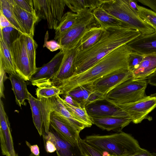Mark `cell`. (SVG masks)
<instances>
[{
    "mask_svg": "<svg viewBox=\"0 0 156 156\" xmlns=\"http://www.w3.org/2000/svg\"><path fill=\"white\" fill-rule=\"evenodd\" d=\"M140 34L139 31L126 25L105 29L95 44L79 51L76 58L74 75L86 70L113 50L127 44Z\"/></svg>",
    "mask_w": 156,
    "mask_h": 156,
    "instance_id": "6da1fadb",
    "label": "cell"
},
{
    "mask_svg": "<svg viewBox=\"0 0 156 156\" xmlns=\"http://www.w3.org/2000/svg\"><path fill=\"white\" fill-rule=\"evenodd\" d=\"M131 52L127 44L123 45L86 70L73 75L55 86L60 89V95H62L80 86L92 84L118 70L128 69V57Z\"/></svg>",
    "mask_w": 156,
    "mask_h": 156,
    "instance_id": "7a4b0ae2",
    "label": "cell"
},
{
    "mask_svg": "<svg viewBox=\"0 0 156 156\" xmlns=\"http://www.w3.org/2000/svg\"><path fill=\"white\" fill-rule=\"evenodd\" d=\"M88 144L109 156H128L140 147L137 141L130 135L121 131L109 135L87 136Z\"/></svg>",
    "mask_w": 156,
    "mask_h": 156,
    "instance_id": "3957f363",
    "label": "cell"
},
{
    "mask_svg": "<svg viewBox=\"0 0 156 156\" xmlns=\"http://www.w3.org/2000/svg\"><path fill=\"white\" fill-rule=\"evenodd\" d=\"M101 7L123 23L139 31L141 34H150L155 32L129 6L127 0H104Z\"/></svg>",
    "mask_w": 156,
    "mask_h": 156,
    "instance_id": "277c9868",
    "label": "cell"
},
{
    "mask_svg": "<svg viewBox=\"0 0 156 156\" xmlns=\"http://www.w3.org/2000/svg\"><path fill=\"white\" fill-rule=\"evenodd\" d=\"M59 96L38 99L40 101L45 132L48 133L49 131L51 113L69 125L79 133L85 128L89 127L87 124L76 118L69 112L60 100Z\"/></svg>",
    "mask_w": 156,
    "mask_h": 156,
    "instance_id": "5b68a950",
    "label": "cell"
},
{
    "mask_svg": "<svg viewBox=\"0 0 156 156\" xmlns=\"http://www.w3.org/2000/svg\"><path fill=\"white\" fill-rule=\"evenodd\" d=\"M78 14L75 24L57 40L62 47L61 50L75 47L87 32L93 28L100 27L90 9L83 10Z\"/></svg>",
    "mask_w": 156,
    "mask_h": 156,
    "instance_id": "8992f818",
    "label": "cell"
},
{
    "mask_svg": "<svg viewBox=\"0 0 156 156\" xmlns=\"http://www.w3.org/2000/svg\"><path fill=\"white\" fill-rule=\"evenodd\" d=\"M147 82L146 80H134L124 82L110 91L105 97L108 100L117 104L135 102L146 96L145 91Z\"/></svg>",
    "mask_w": 156,
    "mask_h": 156,
    "instance_id": "52a82bcc",
    "label": "cell"
},
{
    "mask_svg": "<svg viewBox=\"0 0 156 156\" xmlns=\"http://www.w3.org/2000/svg\"><path fill=\"white\" fill-rule=\"evenodd\" d=\"M33 3L38 20H46L48 28L55 30L64 14L65 0H33Z\"/></svg>",
    "mask_w": 156,
    "mask_h": 156,
    "instance_id": "ba28073f",
    "label": "cell"
},
{
    "mask_svg": "<svg viewBox=\"0 0 156 156\" xmlns=\"http://www.w3.org/2000/svg\"><path fill=\"white\" fill-rule=\"evenodd\" d=\"M25 34H21L12 43L11 51L16 73L26 81L33 75L26 48Z\"/></svg>",
    "mask_w": 156,
    "mask_h": 156,
    "instance_id": "9c48e42d",
    "label": "cell"
},
{
    "mask_svg": "<svg viewBox=\"0 0 156 156\" xmlns=\"http://www.w3.org/2000/svg\"><path fill=\"white\" fill-rule=\"evenodd\" d=\"M105 100L124 111L135 124L141 122L156 107V97L154 96H146L137 101L124 104H117Z\"/></svg>",
    "mask_w": 156,
    "mask_h": 156,
    "instance_id": "30bf717a",
    "label": "cell"
},
{
    "mask_svg": "<svg viewBox=\"0 0 156 156\" xmlns=\"http://www.w3.org/2000/svg\"><path fill=\"white\" fill-rule=\"evenodd\" d=\"M80 41L77 46L73 48L62 50L64 55L59 68L47 86H55L74 74L76 58L80 51Z\"/></svg>",
    "mask_w": 156,
    "mask_h": 156,
    "instance_id": "8fae6325",
    "label": "cell"
},
{
    "mask_svg": "<svg viewBox=\"0 0 156 156\" xmlns=\"http://www.w3.org/2000/svg\"><path fill=\"white\" fill-rule=\"evenodd\" d=\"M63 55V51L60 50L49 62L40 67L37 68L29 80L32 85L38 87L47 86L58 70Z\"/></svg>",
    "mask_w": 156,
    "mask_h": 156,
    "instance_id": "7c38bea8",
    "label": "cell"
},
{
    "mask_svg": "<svg viewBox=\"0 0 156 156\" xmlns=\"http://www.w3.org/2000/svg\"><path fill=\"white\" fill-rule=\"evenodd\" d=\"M132 79H133L132 72L128 69H122L90 84L94 90L105 97L108 93L118 86Z\"/></svg>",
    "mask_w": 156,
    "mask_h": 156,
    "instance_id": "4fadbf2b",
    "label": "cell"
},
{
    "mask_svg": "<svg viewBox=\"0 0 156 156\" xmlns=\"http://www.w3.org/2000/svg\"><path fill=\"white\" fill-rule=\"evenodd\" d=\"M0 138L2 153L5 156H19L16 152L11 133L10 123L3 102L0 101Z\"/></svg>",
    "mask_w": 156,
    "mask_h": 156,
    "instance_id": "5bb4252c",
    "label": "cell"
},
{
    "mask_svg": "<svg viewBox=\"0 0 156 156\" xmlns=\"http://www.w3.org/2000/svg\"><path fill=\"white\" fill-rule=\"evenodd\" d=\"M127 44L132 51L141 55H156V32L141 34Z\"/></svg>",
    "mask_w": 156,
    "mask_h": 156,
    "instance_id": "9a60e30c",
    "label": "cell"
},
{
    "mask_svg": "<svg viewBox=\"0 0 156 156\" xmlns=\"http://www.w3.org/2000/svg\"><path fill=\"white\" fill-rule=\"evenodd\" d=\"M15 17L23 30L24 33L34 37V27L38 19L35 12H27L16 4L13 0H9Z\"/></svg>",
    "mask_w": 156,
    "mask_h": 156,
    "instance_id": "2e32d148",
    "label": "cell"
},
{
    "mask_svg": "<svg viewBox=\"0 0 156 156\" xmlns=\"http://www.w3.org/2000/svg\"><path fill=\"white\" fill-rule=\"evenodd\" d=\"M50 123V126L55 130L61 138L74 146H79L80 133L72 127L51 113Z\"/></svg>",
    "mask_w": 156,
    "mask_h": 156,
    "instance_id": "e0dca14e",
    "label": "cell"
},
{
    "mask_svg": "<svg viewBox=\"0 0 156 156\" xmlns=\"http://www.w3.org/2000/svg\"><path fill=\"white\" fill-rule=\"evenodd\" d=\"M85 108L91 117H112L130 118L128 114L124 111L109 103L106 104L95 103L86 106Z\"/></svg>",
    "mask_w": 156,
    "mask_h": 156,
    "instance_id": "ac0fdd59",
    "label": "cell"
},
{
    "mask_svg": "<svg viewBox=\"0 0 156 156\" xmlns=\"http://www.w3.org/2000/svg\"><path fill=\"white\" fill-rule=\"evenodd\" d=\"M43 136L44 140H50L54 144L57 156H83L79 145L73 146L61 138L56 132L49 131Z\"/></svg>",
    "mask_w": 156,
    "mask_h": 156,
    "instance_id": "d6986e66",
    "label": "cell"
},
{
    "mask_svg": "<svg viewBox=\"0 0 156 156\" xmlns=\"http://www.w3.org/2000/svg\"><path fill=\"white\" fill-rule=\"evenodd\" d=\"M93 124L103 130H113L117 132L122 131V129L131 122L129 118L112 117H91Z\"/></svg>",
    "mask_w": 156,
    "mask_h": 156,
    "instance_id": "ffe728a7",
    "label": "cell"
},
{
    "mask_svg": "<svg viewBox=\"0 0 156 156\" xmlns=\"http://www.w3.org/2000/svg\"><path fill=\"white\" fill-rule=\"evenodd\" d=\"M9 75L8 78L11 83L17 104L20 108L22 105L26 106L25 100H28L29 91L26 81L17 73Z\"/></svg>",
    "mask_w": 156,
    "mask_h": 156,
    "instance_id": "44dd1931",
    "label": "cell"
},
{
    "mask_svg": "<svg viewBox=\"0 0 156 156\" xmlns=\"http://www.w3.org/2000/svg\"><path fill=\"white\" fill-rule=\"evenodd\" d=\"M156 71V55H144L138 67L132 72L133 80H146Z\"/></svg>",
    "mask_w": 156,
    "mask_h": 156,
    "instance_id": "7402d4cb",
    "label": "cell"
},
{
    "mask_svg": "<svg viewBox=\"0 0 156 156\" xmlns=\"http://www.w3.org/2000/svg\"><path fill=\"white\" fill-rule=\"evenodd\" d=\"M92 12L100 26L105 30L126 25L108 13L101 6L93 10Z\"/></svg>",
    "mask_w": 156,
    "mask_h": 156,
    "instance_id": "603a6c76",
    "label": "cell"
},
{
    "mask_svg": "<svg viewBox=\"0 0 156 156\" xmlns=\"http://www.w3.org/2000/svg\"><path fill=\"white\" fill-rule=\"evenodd\" d=\"M0 66L2 67L6 73L15 74L16 72L11 48L0 37Z\"/></svg>",
    "mask_w": 156,
    "mask_h": 156,
    "instance_id": "cb8c5ba5",
    "label": "cell"
},
{
    "mask_svg": "<svg viewBox=\"0 0 156 156\" xmlns=\"http://www.w3.org/2000/svg\"><path fill=\"white\" fill-rule=\"evenodd\" d=\"M28 96V100L31 110L33 122L41 136L43 134L42 126L43 123L40 100L33 97L29 92Z\"/></svg>",
    "mask_w": 156,
    "mask_h": 156,
    "instance_id": "d4e9b609",
    "label": "cell"
},
{
    "mask_svg": "<svg viewBox=\"0 0 156 156\" xmlns=\"http://www.w3.org/2000/svg\"><path fill=\"white\" fill-rule=\"evenodd\" d=\"M68 7L76 13L87 9L92 11L101 7L104 0H65Z\"/></svg>",
    "mask_w": 156,
    "mask_h": 156,
    "instance_id": "484cf974",
    "label": "cell"
},
{
    "mask_svg": "<svg viewBox=\"0 0 156 156\" xmlns=\"http://www.w3.org/2000/svg\"><path fill=\"white\" fill-rule=\"evenodd\" d=\"M78 16V13L68 12L63 15L55 30L54 39L57 40L75 24Z\"/></svg>",
    "mask_w": 156,
    "mask_h": 156,
    "instance_id": "4316f807",
    "label": "cell"
},
{
    "mask_svg": "<svg viewBox=\"0 0 156 156\" xmlns=\"http://www.w3.org/2000/svg\"><path fill=\"white\" fill-rule=\"evenodd\" d=\"M105 30L100 27L93 28L87 32L80 41V51L86 49L95 44L100 39Z\"/></svg>",
    "mask_w": 156,
    "mask_h": 156,
    "instance_id": "83f0119b",
    "label": "cell"
},
{
    "mask_svg": "<svg viewBox=\"0 0 156 156\" xmlns=\"http://www.w3.org/2000/svg\"><path fill=\"white\" fill-rule=\"evenodd\" d=\"M59 98L67 109L74 117L90 127L93 124L91 118L89 115L85 108L77 107L66 102L59 96Z\"/></svg>",
    "mask_w": 156,
    "mask_h": 156,
    "instance_id": "f1b7e54d",
    "label": "cell"
},
{
    "mask_svg": "<svg viewBox=\"0 0 156 156\" xmlns=\"http://www.w3.org/2000/svg\"><path fill=\"white\" fill-rule=\"evenodd\" d=\"M0 11L20 33L24 34L17 21L9 0H0Z\"/></svg>",
    "mask_w": 156,
    "mask_h": 156,
    "instance_id": "f546056e",
    "label": "cell"
},
{
    "mask_svg": "<svg viewBox=\"0 0 156 156\" xmlns=\"http://www.w3.org/2000/svg\"><path fill=\"white\" fill-rule=\"evenodd\" d=\"M25 41L27 54L34 74L37 68L36 64V55L37 45L33 37L26 34H25Z\"/></svg>",
    "mask_w": 156,
    "mask_h": 156,
    "instance_id": "4dcf8cb0",
    "label": "cell"
},
{
    "mask_svg": "<svg viewBox=\"0 0 156 156\" xmlns=\"http://www.w3.org/2000/svg\"><path fill=\"white\" fill-rule=\"evenodd\" d=\"M137 13L139 16L156 32V12L139 5Z\"/></svg>",
    "mask_w": 156,
    "mask_h": 156,
    "instance_id": "1f68e13d",
    "label": "cell"
},
{
    "mask_svg": "<svg viewBox=\"0 0 156 156\" xmlns=\"http://www.w3.org/2000/svg\"><path fill=\"white\" fill-rule=\"evenodd\" d=\"M21 34L16 29L11 27L0 29V37L10 48L12 43Z\"/></svg>",
    "mask_w": 156,
    "mask_h": 156,
    "instance_id": "d6a6232c",
    "label": "cell"
},
{
    "mask_svg": "<svg viewBox=\"0 0 156 156\" xmlns=\"http://www.w3.org/2000/svg\"><path fill=\"white\" fill-rule=\"evenodd\" d=\"M61 90L53 86L38 87L36 89V94L37 98H49L59 95Z\"/></svg>",
    "mask_w": 156,
    "mask_h": 156,
    "instance_id": "836d02e7",
    "label": "cell"
},
{
    "mask_svg": "<svg viewBox=\"0 0 156 156\" xmlns=\"http://www.w3.org/2000/svg\"><path fill=\"white\" fill-rule=\"evenodd\" d=\"M80 149L83 156H107L87 143L80 137L78 141Z\"/></svg>",
    "mask_w": 156,
    "mask_h": 156,
    "instance_id": "e575fe53",
    "label": "cell"
},
{
    "mask_svg": "<svg viewBox=\"0 0 156 156\" xmlns=\"http://www.w3.org/2000/svg\"><path fill=\"white\" fill-rule=\"evenodd\" d=\"M144 57V55L132 51L128 57L129 69L132 72L136 69L141 63Z\"/></svg>",
    "mask_w": 156,
    "mask_h": 156,
    "instance_id": "d590c367",
    "label": "cell"
},
{
    "mask_svg": "<svg viewBox=\"0 0 156 156\" xmlns=\"http://www.w3.org/2000/svg\"><path fill=\"white\" fill-rule=\"evenodd\" d=\"M49 34L48 31H47L45 36L43 47H46L51 51H55L58 49H62L61 45L55 40H51L48 41Z\"/></svg>",
    "mask_w": 156,
    "mask_h": 156,
    "instance_id": "8d00e7d4",
    "label": "cell"
},
{
    "mask_svg": "<svg viewBox=\"0 0 156 156\" xmlns=\"http://www.w3.org/2000/svg\"><path fill=\"white\" fill-rule=\"evenodd\" d=\"M15 3L23 9L31 13L35 12L33 0H13Z\"/></svg>",
    "mask_w": 156,
    "mask_h": 156,
    "instance_id": "74e56055",
    "label": "cell"
},
{
    "mask_svg": "<svg viewBox=\"0 0 156 156\" xmlns=\"http://www.w3.org/2000/svg\"><path fill=\"white\" fill-rule=\"evenodd\" d=\"M80 104L82 108L83 107V97L82 90L81 86L76 88L68 93Z\"/></svg>",
    "mask_w": 156,
    "mask_h": 156,
    "instance_id": "f35d334b",
    "label": "cell"
},
{
    "mask_svg": "<svg viewBox=\"0 0 156 156\" xmlns=\"http://www.w3.org/2000/svg\"><path fill=\"white\" fill-rule=\"evenodd\" d=\"M105 100V96L101 94L94 90L89 96L87 101L86 106L95 103L99 101Z\"/></svg>",
    "mask_w": 156,
    "mask_h": 156,
    "instance_id": "ab89813d",
    "label": "cell"
},
{
    "mask_svg": "<svg viewBox=\"0 0 156 156\" xmlns=\"http://www.w3.org/2000/svg\"><path fill=\"white\" fill-rule=\"evenodd\" d=\"M81 87L83 94V106L85 108L88 98L94 90L91 84L85 85L81 86Z\"/></svg>",
    "mask_w": 156,
    "mask_h": 156,
    "instance_id": "60d3db41",
    "label": "cell"
},
{
    "mask_svg": "<svg viewBox=\"0 0 156 156\" xmlns=\"http://www.w3.org/2000/svg\"><path fill=\"white\" fill-rule=\"evenodd\" d=\"M6 73L4 69L1 66H0V97L5 98L4 94V82L8 77L6 76Z\"/></svg>",
    "mask_w": 156,
    "mask_h": 156,
    "instance_id": "b9f144b4",
    "label": "cell"
},
{
    "mask_svg": "<svg viewBox=\"0 0 156 156\" xmlns=\"http://www.w3.org/2000/svg\"><path fill=\"white\" fill-rule=\"evenodd\" d=\"M62 95L64 98H62L67 103L74 107H81L80 104L68 94H66Z\"/></svg>",
    "mask_w": 156,
    "mask_h": 156,
    "instance_id": "7bdbcfd3",
    "label": "cell"
},
{
    "mask_svg": "<svg viewBox=\"0 0 156 156\" xmlns=\"http://www.w3.org/2000/svg\"><path fill=\"white\" fill-rule=\"evenodd\" d=\"M8 27H11L16 29V28L0 11V29Z\"/></svg>",
    "mask_w": 156,
    "mask_h": 156,
    "instance_id": "ee69618b",
    "label": "cell"
},
{
    "mask_svg": "<svg viewBox=\"0 0 156 156\" xmlns=\"http://www.w3.org/2000/svg\"><path fill=\"white\" fill-rule=\"evenodd\" d=\"M137 1L150 7L156 12V0H138Z\"/></svg>",
    "mask_w": 156,
    "mask_h": 156,
    "instance_id": "f6af8a7d",
    "label": "cell"
},
{
    "mask_svg": "<svg viewBox=\"0 0 156 156\" xmlns=\"http://www.w3.org/2000/svg\"><path fill=\"white\" fill-rule=\"evenodd\" d=\"M128 156H152V154L147 150L140 147L135 153Z\"/></svg>",
    "mask_w": 156,
    "mask_h": 156,
    "instance_id": "bcb514c9",
    "label": "cell"
},
{
    "mask_svg": "<svg viewBox=\"0 0 156 156\" xmlns=\"http://www.w3.org/2000/svg\"><path fill=\"white\" fill-rule=\"evenodd\" d=\"M44 143L45 149L48 153H53L56 151V148L53 142L49 140H45Z\"/></svg>",
    "mask_w": 156,
    "mask_h": 156,
    "instance_id": "7dc6e473",
    "label": "cell"
},
{
    "mask_svg": "<svg viewBox=\"0 0 156 156\" xmlns=\"http://www.w3.org/2000/svg\"><path fill=\"white\" fill-rule=\"evenodd\" d=\"M27 145L30 148L31 153L34 155L37 156L39 155V148L37 144L31 145L28 142L26 141Z\"/></svg>",
    "mask_w": 156,
    "mask_h": 156,
    "instance_id": "c3c4849f",
    "label": "cell"
},
{
    "mask_svg": "<svg viewBox=\"0 0 156 156\" xmlns=\"http://www.w3.org/2000/svg\"><path fill=\"white\" fill-rule=\"evenodd\" d=\"M147 79V83L153 86H156V72L148 76Z\"/></svg>",
    "mask_w": 156,
    "mask_h": 156,
    "instance_id": "681fc988",
    "label": "cell"
},
{
    "mask_svg": "<svg viewBox=\"0 0 156 156\" xmlns=\"http://www.w3.org/2000/svg\"><path fill=\"white\" fill-rule=\"evenodd\" d=\"M127 2L129 6L134 10L137 12L138 10L137 1L134 0H127Z\"/></svg>",
    "mask_w": 156,
    "mask_h": 156,
    "instance_id": "f907efd6",
    "label": "cell"
},
{
    "mask_svg": "<svg viewBox=\"0 0 156 156\" xmlns=\"http://www.w3.org/2000/svg\"><path fill=\"white\" fill-rule=\"evenodd\" d=\"M152 156H156V153H152Z\"/></svg>",
    "mask_w": 156,
    "mask_h": 156,
    "instance_id": "816d5d0a",
    "label": "cell"
},
{
    "mask_svg": "<svg viewBox=\"0 0 156 156\" xmlns=\"http://www.w3.org/2000/svg\"><path fill=\"white\" fill-rule=\"evenodd\" d=\"M29 156H36L34 155V154H32L31 153V154H30L29 155ZM37 156H40V155H39Z\"/></svg>",
    "mask_w": 156,
    "mask_h": 156,
    "instance_id": "f5cc1de1",
    "label": "cell"
},
{
    "mask_svg": "<svg viewBox=\"0 0 156 156\" xmlns=\"http://www.w3.org/2000/svg\"><path fill=\"white\" fill-rule=\"evenodd\" d=\"M155 72H156V71Z\"/></svg>",
    "mask_w": 156,
    "mask_h": 156,
    "instance_id": "db71d44e",
    "label": "cell"
},
{
    "mask_svg": "<svg viewBox=\"0 0 156 156\" xmlns=\"http://www.w3.org/2000/svg\"><path fill=\"white\" fill-rule=\"evenodd\" d=\"M155 97H156V96H155Z\"/></svg>",
    "mask_w": 156,
    "mask_h": 156,
    "instance_id": "11a10c76",
    "label": "cell"
}]
</instances>
